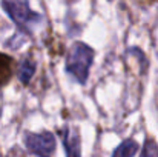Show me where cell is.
<instances>
[{"label": "cell", "instance_id": "cell-8", "mask_svg": "<svg viewBox=\"0 0 158 157\" xmlns=\"http://www.w3.org/2000/svg\"><path fill=\"white\" fill-rule=\"evenodd\" d=\"M158 154V148L157 143H154L152 140H148L143 151H141V156H157Z\"/></svg>", "mask_w": 158, "mask_h": 157}, {"label": "cell", "instance_id": "cell-2", "mask_svg": "<svg viewBox=\"0 0 158 157\" xmlns=\"http://www.w3.org/2000/svg\"><path fill=\"white\" fill-rule=\"evenodd\" d=\"M2 8L15 26L26 34H31L32 28L43 20L42 14L31 9L29 0H2Z\"/></svg>", "mask_w": 158, "mask_h": 157}, {"label": "cell", "instance_id": "cell-7", "mask_svg": "<svg viewBox=\"0 0 158 157\" xmlns=\"http://www.w3.org/2000/svg\"><path fill=\"white\" fill-rule=\"evenodd\" d=\"M6 77H9V63L6 57L0 54V82L5 80Z\"/></svg>", "mask_w": 158, "mask_h": 157}, {"label": "cell", "instance_id": "cell-6", "mask_svg": "<svg viewBox=\"0 0 158 157\" xmlns=\"http://www.w3.org/2000/svg\"><path fill=\"white\" fill-rule=\"evenodd\" d=\"M138 153V143L132 139L123 140L121 145H118V148L114 150L112 156L114 157H132Z\"/></svg>", "mask_w": 158, "mask_h": 157}, {"label": "cell", "instance_id": "cell-5", "mask_svg": "<svg viewBox=\"0 0 158 157\" xmlns=\"http://www.w3.org/2000/svg\"><path fill=\"white\" fill-rule=\"evenodd\" d=\"M35 66H37L35 62L29 57H26L20 62V65H19V79H20L22 83H25V85L29 83V80L32 79V76L35 72Z\"/></svg>", "mask_w": 158, "mask_h": 157}, {"label": "cell", "instance_id": "cell-1", "mask_svg": "<svg viewBox=\"0 0 158 157\" xmlns=\"http://www.w3.org/2000/svg\"><path fill=\"white\" fill-rule=\"evenodd\" d=\"M94 55L95 52L91 46H88L86 43L81 42H75L66 55V72L80 85H85L88 77H89V71L91 66L94 63Z\"/></svg>", "mask_w": 158, "mask_h": 157}, {"label": "cell", "instance_id": "cell-4", "mask_svg": "<svg viewBox=\"0 0 158 157\" xmlns=\"http://www.w3.org/2000/svg\"><path fill=\"white\" fill-rule=\"evenodd\" d=\"M61 140L64 145V151L68 156H80L81 154V148H80V136L75 129L72 128H64L61 133Z\"/></svg>", "mask_w": 158, "mask_h": 157}, {"label": "cell", "instance_id": "cell-3", "mask_svg": "<svg viewBox=\"0 0 158 157\" xmlns=\"http://www.w3.org/2000/svg\"><path fill=\"white\" fill-rule=\"evenodd\" d=\"M26 150L34 156H52L55 151V137L52 133H28L23 137Z\"/></svg>", "mask_w": 158, "mask_h": 157}]
</instances>
